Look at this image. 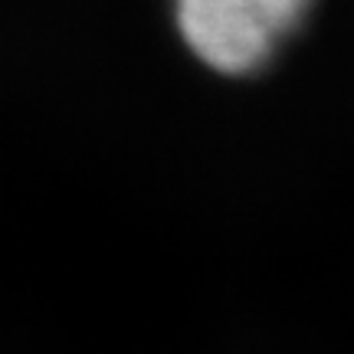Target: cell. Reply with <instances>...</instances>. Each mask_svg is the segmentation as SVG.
I'll return each mask as SVG.
<instances>
[{"instance_id": "1", "label": "cell", "mask_w": 354, "mask_h": 354, "mask_svg": "<svg viewBox=\"0 0 354 354\" xmlns=\"http://www.w3.org/2000/svg\"><path fill=\"white\" fill-rule=\"evenodd\" d=\"M312 0H174L180 39L207 69L250 76L272 63Z\"/></svg>"}]
</instances>
